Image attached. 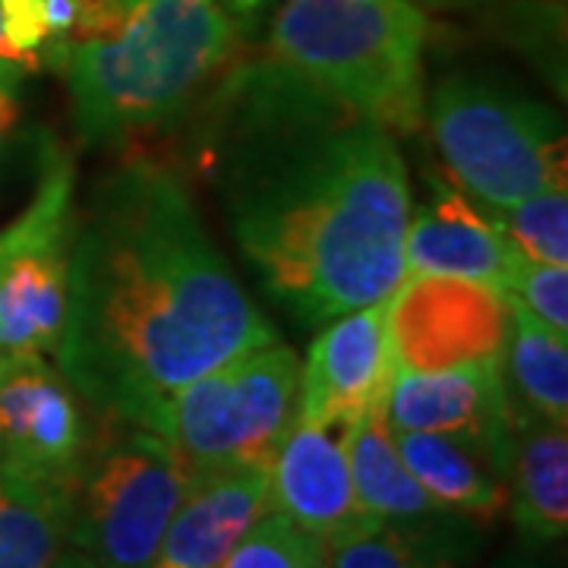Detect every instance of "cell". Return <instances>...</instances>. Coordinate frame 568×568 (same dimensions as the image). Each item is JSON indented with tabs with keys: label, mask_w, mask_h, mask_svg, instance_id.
<instances>
[{
	"label": "cell",
	"mask_w": 568,
	"mask_h": 568,
	"mask_svg": "<svg viewBox=\"0 0 568 568\" xmlns=\"http://www.w3.org/2000/svg\"><path fill=\"white\" fill-rule=\"evenodd\" d=\"M196 164L246 263L301 323L405 282L410 186L392 130L275 58L244 63L205 104Z\"/></svg>",
	"instance_id": "6da1fadb"
},
{
	"label": "cell",
	"mask_w": 568,
	"mask_h": 568,
	"mask_svg": "<svg viewBox=\"0 0 568 568\" xmlns=\"http://www.w3.org/2000/svg\"><path fill=\"white\" fill-rule=\"evenodd\" d=\"M272 342L168 164L133 159L95 183L73 227L54 354L99 417L159 429L183 386Z\"/></svg>",
	"instance_id": "7a4b0ae2"
},
{
	"label": "cell",
	"mask_w": 568,
	"mask_h": 568,
	"mask_svg": "<svg viewBox=\"0 0 568 568\" xmlns=\"http://www.w3.org/2000/svg\"><path fill=\"white\" fill-rule=\"evenodd\" d=\"M231 48L219 0H80L77 26L41 48V63L67 77L82 140L121 145L181 121Z\"/></svg>",
	"instance_id": "3957f363"
},
{
	"label": "cell",
	"mask_w": 568,
	"mask_h": 568,
	"mask_svg": "<svg viewBox=\"0 0 568 568\" xmlns=\"http://www.w3.org/2000/svg\"><path fill=\"white\" fill-rule=\"evenodd\" d=\"M424 41L417 0H284L268 58L386 130L410 133L424 121Z\"/></svg>",
	"instance_id": "277c9868"
},
{
	"label": "cell",
	"mask_w": 568,
	"mask_h": 568,
	"mask_svg": "<svg viewBox=\"0 0 568 568\" xmlns=\"http://www.w3.org/2000/svg\"><path fill=\"white\" fill-rule=\"evenodd\" d=\"M424 108L443 162L480 209L503 212L566 186V130L549 104L480 77H448Z\"/></svg>",
	"instance_id": "5b68a950"
},
{
	"label": "cell",
	"mask_w": 568,
	"mask_h": 568,
	"mask_svg": "<svg viewBox=\"0 0 568 568\" xmlns=\"http://www.w3.org/2000/svg\"><path fill=\"white\" fill-rule=\"evenodd\" d=\"M193 470L162 433L102 417L73 487V537L99 568H152Z\"/></svg>",
	"instance_id": "8992f818"
},
{
	"label": "cell",
	"mask_w": 568,
	"mask_h": 568,
	"mask_svg": "<svg viewBox=\"0 0 568 568\" xmlns=\"http://www.w3.org/2000/svg\"><path fill=\"white\" fill-rule=\"evenodd\" d=\"M297 386V354L272 342L183 386L164 405L155 433L181 452L193 477L231 467H268L294 424Z\"/></svg>",
	"instance_id": "52a82bcc"
},
{
	"label": "cell",
	"mask_w": 568,
	"mask_h": 568,
	"mask_svg": "<svg viewBox=\"0 0 568 568\" xmlns=\"http://www.w3.org/2000/svg\"><path fill=\"white\" fill-rule=\"evenodd\" d=\"M29 205L0 227V357L58 351L77 227L73 162L44 140Z\"/></svg>",
	"instance_id": "ba28073f"
},
{
	"label": "cell",
	"mask_w": 568,
	"mask_h": 568,
	"mask_svg": "<svg viewBox=\"0 0 568 568\" xmlns=\"http://www.w3.org/2000/svg\"><path fill=\"white\" fill-rule=\"evenodd\" d=\"M506 332L508 301L487 284L420 275L388 294V357L395 373L496 361Z\"/></svg>",
	"instance_id": "9c48e42d"
},
{
	"label": "cell",
	"mask_w": 568,
	"mask_h": 568,
	"mask_svg": "<svg viewBox=\"0 0 568 568\" xmlns=\"http://www.w3.org/2000/svg\"><path fill=\"white\" fill-rule=\"evenodd\" d=\"M386 420L395 433L455 436L484 452L506 477L515 402L503 357L446 369H398L386 392Z\"/></svg>",
	"instance_id": "30bf717a"
},
{
	"label": "cell",
	"mask_w": 568,
	"mask_h": 568,
	"mask_svg": "<svg viewBox=\"0 0 568 568\" xmlns=\"http://www.w3.org/2000/svg\"><path fill=\"white\" fill-rule=\"evenodd\" d=\"M92 443L77 388L41 354L0 357V465L73 484Z\"/></svg>",
	"instance_id": "8fae6325"
},
{
	"label": "cell",
	"mask_w": 568,
	"mask_h": 568,
	"mask_svg": "<svg viewBox=\"0 0 568 568\" xmlns=\"http://www.w3.org/2000/svg\"><path fill=\"white\" fill-rule=\"evenodd\" d=\"M325 325L301 369L294 417L310 424H351L369 407L386 405L395 376L388 357V297Z\"/></svg>",
	"instance_id": "7c38bea8"
},
{
	"label": "cell",
	"mask_w": 568,
	"mask_h": 568,
	"mask_svg": "<svg viewBox=\"0 0 568 568\" xmlns=\"http://www.w3.org/2000/svg\"><path fill=\"white\" fill-rule=\"evenodd\" d=\"M525 260L528 256L499 231L493 212L443 178L433 183V200H426L407 222L405 278H465L506 297Z\"/></svg>",
	"instance_id": "4fadbf2b"
},
{
	"label": "cell",
	"mask_w": 568,
	"mask_h": 568,
	"mask_svg": "<svg viewBox=\"0 0 568 568\" xmlns=\"http://www.w3.org/2000/svg\"><path fill=\"white\" fill-rule=\"evenodd\" d=\"M345 429L347 424H310L294 417L268 465V508L282 511L316 540H328L369 518L354 493Z\"/></svg>",
	"instance_id": "5bb4252c"
},
{
	"label": "cell",
	"mask_w": 568,
	"mask_h": 568,
	"mask_svg": "<svg viewBox=\"0 0 568 568\" xmlns=\"http://www.w3.org/2000/svg\"><path fill=\"white\" fill-rule=\"evenodd\" d=\"M268 511V467H231L200 474L164 530L152 568H222Z\"/></svg>",
	"instance_id": "9a60e30c"
},
{
	"label": "cell",
	"mask_w": 568,
	"mask_h": 568,
	"mask_svg": "<svg viewBox=\"0 0 568 568\" xmlns=\"http://www.w3.org/2000/svg\"><path fill=\"white\" fill-rule=\"evenodd\" d=\"M345 452L357 503L369 518L426 534L465 528L462 515L439 506L407 470L386 420V405L369 407L347 424Z\"/></svg>",
	"instance_id": "2e32d148"
},
{
	"label": "cell",
	"mask_w": 568,
	"mask_h": 568,
	"mask_svg": "<svg viewBox=\"0 0 568 568\" xmlns=\"http://www.w3.org/2000/svg\"><path fill=\"white\" fill-rule=\"evenodd\" d=\"M508 508L530 547H552L568 530V436L515 405V436L508 452Z\"/></svg>",
	"instance_id": "e0dca14e"
},
{
	"label": "cell",
	"mask_w": 568,
	"mask_h": 568,
	"mask_svg": "<svg viewBox=\"0 0 568 568\" xmlns=\"http://www.w3.org/2000/svg\"><path fill=\"white\" fill-rule=\"evenodd\" d=\"M398 455L417 484L448 511L470 521H496L508 508L506 477L484 452L443 433H395Z\"/></svg>",
	"instance_id": "ac0fdd59"
},
{
	"label": "cell",
	"mask_w": 568,
	"mask_h": 568,
	"mask_svg": "<svg viewBox=\"0 0 568 568\" xmlns=\"http://www.w3.org/2000/svg\"><path fill=\"white\" fill-rule=\"evenodd\" d=\"M73 537V484L0 465V568H51Z\"/></svg>",
	"instance_id": "d6986e66"
},
{
	"label": "cell",
	"mask_w": 568,
	"mask_h": 568,
	"mask_svg": "<svg viewBox=\"0 0 568 568\" xmlns=\"http://www.w3.org/2000/svg\"><path fill=\"white\" fill-rule=\"evenodd\" d=\"M508 301L503 373L511 402L547 424H568V335L552 332L534 313Z\"/></svg>",
	"instance_id": "ffe728a7"
},
{
	"label": "cell",
	"mask_w": 568,
	"mask_h": 568,
	"mask_svg": "<svg viewBox=\"0 0 568 568\" xmlns=\"http://www.w3.org/2000/svg\"><path fill=\"white\" fill-rule=\"evenodd\" d=\"M323 544V568H458L462 530L426 534L366 518Z\"/></svg>",
	"instance_id": "44dd1931"
},
{
	"label": "cell",
	"mask_w": 568,
	"mask_h": 568,
	"mask_svg": "<svg viewBox=\"0 0 568 568\" xmlns=\"http://www.w3.org/2000/svg\"><path fill=\"white\" fill-rule=\"evenodd\" d=\"M493 219L528 260L568 265V186L544 190L511 209L493 212Z\"/></svg>",
	"instance_id": "7402d4cb"
},
{
	"label": "cell",
	"mask_w": 568,
	"mask_h": 568,
	"mask_svg": "<svg viewBox=\"0 0 568 568\" xmlns=\"http://www.w3.org/2000/svg\"><path fill=\"white\" fill-rule=\"evenodd\" d=\"M222 568H323V544L268 508L231 549Z\"/></svg>",
	"instance_id": "603a6c76"
},
{
	"label": "cell",
	"mask_w": 568,
	"mask_h": 568,
	"mask_svg": "<svg viewBox=\"0 0 568 568\" xmlns=\"http://www.w3.org/2000/svg\"><path fill=\"white\" fill-rule=\"evenodd\" d=\"M506 297H515L552 332L568 335V265L525 260Z\"/></svg>",
	"instance_id": "cb8c5ba5"
},
{
	"label": "cell",
	"mask_w": 568,
	"mask_h": 568,
	"mask_svg": "<svg viewBox=\"0 0 568 568\" xmlns=\"http://www.w3.org/2000/svg\"><path fill=\"white\" fill-rule=\"evenodd\" d=\"M0 10H3V29L10 44L41 61V48L48 44V22L41 0H0Z\"/></svg>",
	"instance_id": "d4e9b609"
},
{
	"label": "cell",
	"mask_w": 568,
	"mask_h": 568,
	"mask_svg": "<svg viewBox=\"0 0 568 568\" xmlns=\"http://www.w3.org/2000/svg\"><path fill=\"white\" fill-rule=\"evenodd\" d=\"M41 7L48 22V41L67 39L80 17V0H41Z\"/></svg>",
	"instance_id": "484cf974"
},
{
	"label": "cell",
	"mask_w": 568,
	"mask_h": 568,
	"mask_svg": "<svg viewBox=\"0 0 568 568\" xmlns=\"http://www.w3.org/2000/svg\"><path fill=\"white\" fill-rule=\"evenodd\" d=\"M22 118V108L17 102V92H10V89H0V149H3V142L13 136V130L20 126Z\"/></svg>",
	"instance_id": "4316f807"
},
{
	"label": "cell",
	"mask_w": 568,
	"mask_h": 568,
	"mask_svg": "<svg viewBox=\"0 0 568 568\" xmlns=\"http://www.w3.org/2000/svg\"><path fill=\"white\" fill-rule=\"evenodd\" d=\"M0 63H13V67H20L26 73H32V70H39L41 61L39 58H32V54H22L17 51L10 39H7V29H3V10H0Z\"/></svg>",
	"instance_id": "83f0119b"
},
{
	"label": "cell",
	"mask_w": 568,
	"mask_h": 568,
	"mask_svg": "<svg viewBox=\"0 0 568 568\" xmlns=\"http://www.w3.org/2000/svg\"><path fill=\"white\" fill-rule=\"evenodd\" d=\"M51 568H99V566H95L82 549H67V552H63L61 559H58Z\"/></svg>",
	"instance_id": "f1b7e54d"
},
{
	"label": "cell",
	"mask_w": 568,
	"mask_h": 568,
	"mask_svg": "<svg viewBox=\"0 0 568 568\" xmlns=\"http://www.w3.org/2000/svg\"><path fill=\"white\" fill-rule=\"evenodd\" d=\"M237 17H253V13H260L263 7H268L272 0H224Z\"/></svg>",
	"instance_id": "f546056e"
},
{
	"label": "cell",
	"mask_w": 568,
	"mask_h": 568,
	"mask_svg": "<svg viewBox=\"0 0 568 568\" xmlns=\"http://www.w3.org/2000/svg\"><path fill=\"white\" fill-rule=\"evenodd\" d=\"M496 568H540L537 562H530V559H521V556H508V559H503Z\"/></svg>",
	"instance_id": "4dcf8cb0"
},
{
	"label": "cell",
	"mask_w": 568,
	"mask_h": 568,
	"mask_svg": "<svg viewBox=\"0 0 568 568\" xmlns=\"http://www.w3.org/2000/svg\"><path fill=\"white\" fill-rule=\"evenodd\" d=\"M429 7H467V3H484V0H424Z\"/></svg>",
	"instance_id": "1f68e13d"
}]
</instances>
